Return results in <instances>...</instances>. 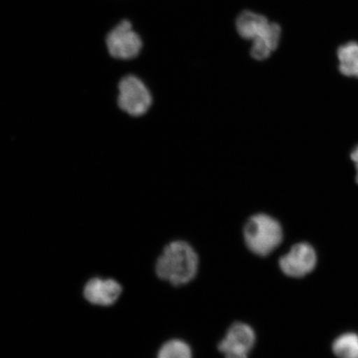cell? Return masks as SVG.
I'll list each match as a JSON object with an SVG mask.
<instances>
[{"label":"cell","mask_w":358,"mask_h":358,"mask_svg":"<svg viewBox=\"0 0 358 358\" xmlns=\"http://www.w3.org/2000/svg\"><path fill=\"white\" fill-rule=\"evenodd\" d=\"M334 355L338 358H358V335L344 334L333 344Z\"/></svg>","instance_id":"obj_11"},{"label":"cell","mask_w":358,"mask_h":358,"mask_svg":"<svg viewBox=\"0 0 358 358\" xmlns=\"http://www.w3.org/2000/svg\"><path fill=\"white\" fill-rule=\"evenodd\" d=\"M339 70L347 77L358 78V43H348L338 48Z\"/></svg>","instance_id":"obj_10"},{"label":"cell","mask_w":358,"mask_h":358,"mask_svg":"<svg viewBox=\"0 0 358 358\" xmlns=\"http://www.w3.org/2000/svg\"><path fill=\"white\" fill-rule=\"evenodd\" d=\"M122 292V287L118 282L94 278L85 286L84 296L96 306H110L117 301Z\"/></svg>","instance_id":"obj_7"},{"label":"cell","mask_w":358,"mask_h":358,"mask_svg":"<svg viewBox=\"0 0 358 358\" xmlns=\"http://www.w3.org/2000/svg\"><path fill=\"white\" fill-rule=\"evenodd\" d=\"M243 238L246 248L259 257H266L279 248L284 231L279 221L266 213L255 214L245 222Z\"/></svg>","instance_id":"obj_2"},{"label":"cell","mask_w":358,"mask_h":358,"mask_svg":"<svg viewBox=\"0 0 358 358\" xmlns=\"http://www.w3.org/2000/svg\"><path fill=\"white\" fill-rule=\"evenodd\" d=\"M280 34V27L275 22H270L265 31L259 37L252 40L250 55L256 60L267 59L278 47Z\"/></svg>","instance_id":"obj_8"},{"label":"cell","mask_w":358,"mask_h":358,"mask_svg":"<svg viewBox=\"0 0 358 358\" xmlns=\"http://www.w3.org/2000/svg\"><path fill=\"white\" fill-rule=\"evenodd\" d=\"M317 256L310 244H295L280 258L279 266L284 275L291 278H302L310 274L316 266Z\"/></svg>","instance_id":"obj_6"},{"label":"cell","mask_w":358,"mask_h":358,"mask_svg":"<svg viewBox=\"0 0 358 358\" xmlns=\"http://www.w3.org/2000/svg\"><path fill=\"white\" fill-rule=\"evenodd\" d=\"M156 358H192V350L183 340L170 339L160 347Z\"/></svg>","instance_id":"obj_12"},{"label":"cell","mask_w":358,"mask_h":358,"mask_svg":"<svg viewBox=\"0 0 358 358\" xmlns=\"http://www.w3.org/2000/svg\"><path fill=\"white\" fill-rule=\"evenodd\" d=\"M118 91L119 108L133 117L145 115L153 102L149 88L136 76L128 75L120 80Z\"/></svg>","instance_id":"obj_3"},{"label":"cell","mask_w":358,"mask_h":358,"mask_svg":"<svg viewBox=\"0 0 358 358\" xmlns=\"http://www.w3.org/2000/svg\"><path fill=\"white\" fill-rule=\"evenodd\" d=\"M270 24L265 16L252 11L241 13L236 20L237 32L245 39L254 40L259 37Z\"/></svg>","instance_id":"obj_9"},{"label":"cell","mask_w":358,"mask_h":358,"mask_svg":"<svg viewBox=\"0 0 358 358\" xmlns=\"http://www.w3.org/2000/svg\"><path fill=\"white\" fill-rule=\"evenodd\" d=\"M199 268V255L189 243L181 240L165 245L155 264L157 276L173 286L190 283Z\"/></svg>","instance_id":"obj_1"},{"label":"cell","mask_w":358,"mask_h":358,"mask_svg":"<svg viewBox=\"0 0 358 358\" xmlns=\"http://www.w3.org/2000/svg\"><path fill=\"white\" fill-rule=\"evenodd\" d=\"M257 343V334L252 327L236 322L227 329L217 345L224 358H249Z\"/></svg>","instance_id":"obj_4"},{"label":"cell","mask_w":358,"mask_h":358,"mask_svg":"<svg viewBox=\"0 0 358 358\" xmlns=\"http://www.w3.org/2000/svg\"><path fill=\"white\" fill-rule=\"evenodd\" d=\"M351 159L353 161V163L355 164V167L357 170V176H356V180L358 183V145L355 148V150H352L351 154Z\"/></svg>","instance_id":"obj_13"},{"label":"cell","mask_w":358,"mask_h":358,"mask_svg":"<svg viewBox=\"0 0 358 358\" xmlns=\"http://www.w3.org/2000/svg\"><path fill=\"white\" fill-rule=\"evenodd\" d=\"M107 48L111 57L120 60H131L141 51L142 41L134 32L131 22L123 20L106 38Z\"/></svg>","instance_id":"obj_5"}]
</instances>
